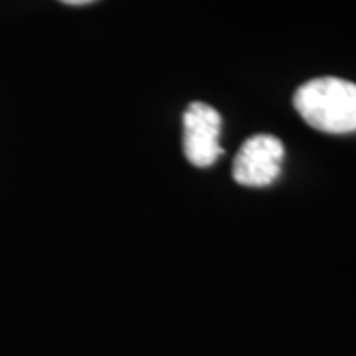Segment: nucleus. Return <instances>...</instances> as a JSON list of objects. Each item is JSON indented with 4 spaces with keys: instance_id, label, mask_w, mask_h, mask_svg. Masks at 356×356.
<instances>
[{
    "instance_id": "f03ea898",
    "label": "nucleus",
    "mask_w": 356,
    "mask_h": 356,
    "mask_svg": "<svg viewBox=\"0 0 356 356\" xmlns=\"http://www.w3.org/2000/svg\"><path fill=\"white\" fill-rule=\"evenodd\" d=\"M285 156L283 143L273 135L250 137L238 151L232 166L234 180L242 186L261 188L280 177Z\"/></svg>"
},
{
    "instance_id": "7ed1b4c3",
    "label": "nucleus",
    "mask_w": 356,
    "mask_h": 356,
    "mask_svg": "<svg viewBox=\"0 0 356 356\" xmlns=\"http://www.w3.org/2000/svg\"><path fill=\"white\" fill-rule=\"evenodd\" d=\"M182 147L188 163L198 168L212 166L222 154V117L208 103L194 102L182 115Z\"/></svg>"
},
{
    "instance_id": "f257e3e1",
    "label": "nucleus",
    "mask_w": 356,
    "mask_h": 356,
    "mask_svg": "<svg viewBox=\"0 0 356 356\" xmlns=\"http://www.w3.org/2000/svg\"><path fill=\"white\" fill-rule=\"evenodd\" d=\"M293 105L307 125L344 135L356 131V83L341 77H317L293 95Z\"/></svg>"
},
{
    "instance_id": "20e7f679",
    "label": "nucleus",
    "mask_w": 356,
    "mask_h": 356,
    "mask_svg": "<svg viewBox=\"0 0 356 356\" xmlns=\"http://www.w3.org/2000/svg\"><path fill=\"white\" fill-rule=\"evenodd\" d=\"M60 2L72 4V6H81V4H89V2H93V0H60Z\"/></svg>"
}]
</instances>
